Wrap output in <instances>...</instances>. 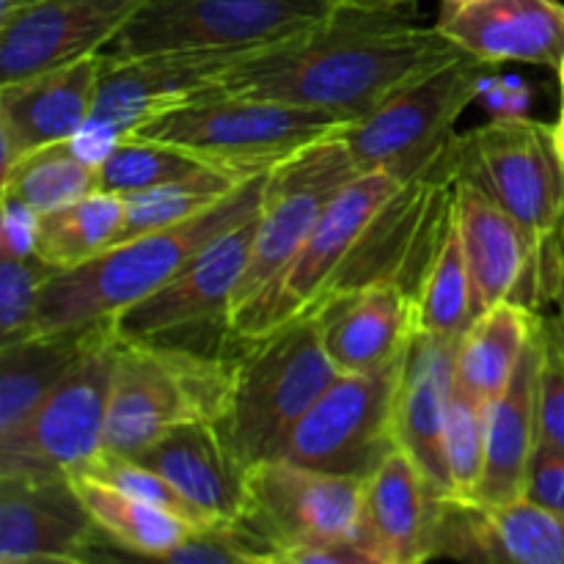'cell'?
<instances>
[{
  "instance_id": "ab89813d",
  "label": "cell",
  "mask_w": 564,
  "mask_h": 564,
  "mask_svg": "<svg viewBox=\"0 0 564 564\" xmlns=\"http://www.w3.org/2000/svg\"><path fill=\"white\" fill-rule=\"evenodd\" d=\"M545 336V334H543ZM538 444L564 455V364L545 339L543 369H540V402H538Z\"/></svg>"
},
{
  "instance_id": "ac0fdd59",
  "label": "cell",
  "mask_w": 564,
  "mask_h": 564,
  "mask_svg": "<svg viewBox=\"0 0 564 564\" xmlns=\"http://www.w3.org/2000/svg\"><path fill=\"white\" fill-rule=\"evenodd\" d=\"M105 58L77 64L0 86V141L3 174L25 154L77 141L88 130L97 105Z\"/></svg>"
},
{
  "instance_id": "f35d334b",
  "label": "cell",
  "mask_w": 564,
  "mask_h": 564,
  "mask_svg": "<svg viewBox=\"0 0 564 564\" xmlns=\"http://www.w3.org/2000/svg\"><path fill=\"white\" fill-rule=\"evenodd\" d=\"M518 303L534 308V312L543 303H554V314L543 317V334L564 364V220L556 235L551 237L543 257L529 270V279L518 295Z\"/></svg>"
},
{
  "instance_id": "cb8c5ba5",
  "label": "cell",
  "mask_w": 564,
  "mask_h": 564,
  "mask_svg": "<svg viewBox=\"0 0 564 564\" xmlns=\"http://www.w3.org/2000/svg\"><path fill=\"white\" fill-rule=\"evenodd\" d=\"M441 556L460 564H564V516L529 499L507 507L452 501Z\"/></svg>"
},
{
  "instance_id": "f6af8a7d",
  "label": "cell",
  "mask_w": 564,
  "mask_h": 564,
  "mask_svg": "<svg viewBox=\"0 0 564 564\" xmlns=\"http://www.w3.org/2000/svg\"><path fill=\"white\" fill-rule=\"evenodd\" d=\"M551 135H554V147L556 152H560L562 163H564V91H562V105H560V116H556V121L551 124Z\"/></svg>"
},
{
  "instance_id": "52a82bcc",
  "label": "cell",
  "mask_w": 564,
  "mask_h": 564,
  "mask_svg": "<svg viewBox=\"0 0 564 564\" xmlns=\"http://www.w3.org/2000/svg\"><path fill=\"white\" fill-rule=\"evenodd\" d=\"M334 11L330 0H147L99 55L259 53L323 25Z\"/></svg>"
},
{
  "instance_id": "d4e9b609",
  "label": "cell",
  "mask_w": 564,
  "mask_h": 564,
  "mask_svg": "<svg viewBox=\"0 0 564 564\" xmlns=\"http://www.w3.org/2000/svg\"><path fill=\"white\" fill-rule=\"evenodd\" d=\"M543 356L545 336L540 323V330L529 341L507 391L490 402L485 471L474 499L477 507H507L527 499L529 471L540 441L538 402Z\"/></svg>"
},
{
  "instance_id": "ffe728a7",
  "label": "cell",
  "mask_w": 564,
  "mask_h": 564,
  "mask_svg": "<svg viewBox=\"0 0 564 564\" xmlns=\"http://www.w3.org/2000/svg\"><path fill=\"white\" fill-rule=\"evenodd\" d=\"M97 532L69 474H0V562L80 556Z\"/></svg>"
},
{
  "instance_id": "7a4b0ae2",
  "label": "cell",
  "mask_w": 564,
  "mask_h": 564,
  "mask_svg": "<svg viewBox=\"0 0 564 564\" xmlns=\"http://www.w3.org/2000/svg\"><path fill=\"white\" fill-rule=\"evenodd\" d=\"M270 174V171H268ZM268 174L251 176L224 202L185 224L149 231L105 248L80 268L58 273L44 284L36 308V334L97 323L135 306L202 257L215 240L251 220L262 209Z\"/></svg>"
},
{
  "instance_id": "2e32d148",
  "label": "cell",
  "mask_w": 564,
  "mask_h": 564,
  "mask_svg": "<svg viewBox=\"0 0 564 564\" xmlns=\"http://www.w3.org/2000/svg\"><path fill=\"white\" fill-rule=\"evenodd\" d=\"M257 218L259 213L215 240L169 284L116 314L113 323L121 339H165L218 319L229 325L231 297L251 257Z\"/></svg>"
},
{
  "instance_id": "ba28073f",
  "label": "cell",
  "mask_w": 564,
  "mask_h": 564,
  "mask_svg": "<svg viewBox=\"0 0 564 564\" xmlns=\"http://www.w3.org/2000/svg\"><path fill=\"white\" fill-rule=\"evenodd\" d=\"M364 479L314 471L290 460H259L248 468L246 501L229 532L248 560L303 549L356 543Z\"/></svg>"
},
{
  "instance_id": "836d02e7",
  "label": "cell",
  "mask_w": 564,
  "mask_h": 564,
  "mask_svg": "<svg viewBox=\"0 0 564 564\" xmlns=\"http://www.w3.org/2000/svg\"><path fill=\"white\" fill-rule=\"evenodd\" d=\"M204 169H209V165L193 154L138 135L116 138L113 147L97 163L99 191L116 193L121 198L185 180V176L198 174Z\"/></svg>"
},
{
  "instance_id": "7c38bea8",
  "label": "cell",
  "mask_w": 564,
  "mask_h": 564,
  "mask_svg": "<svg viewBox=\"0 0 564 564\" xmlns=\"http://www.w3.org/2000/svg\"><path fill=\"white\" fill-rule=\"evenodd\" d=\"M400 191L402 185L389 174L356 176L330 202L275 284L242 317L229 323L231 334L242 341H253L295 319L317 314L334 297L352 253L378 215Z\"/></svg>"
},
{
  "instance_id": "ee69618b",
  "label": "cell",
  "mask_w": 564,
  "mask_h": 564,
  "mask_svg": "<svg viewBox=\"0 0 564 564\" xmlns=\"http://www.w3.org/2000/svg\"><path fill=\"white\" fill-rule=\"evenodd\" d=\"M336 9H405L411 0H330Z\"/></svg>"
},
{
  "instance_id": "3957f363",
  "label": "cell",
  "mask_w": 564,
  "mask_h": 564,
  "mask_svg": "<svg viewBox=\"0 0 564 564\" xmlns=\"http://www.w3.org/2000/svg\"><path fill=\"white\" fill-rule=\"evenodd\" d=\"M235 361L163 339H121L110 389L105 452L138 457L165 433L224 419Z\"/></svg>"
},
{
  "instance_id": "7dc6e473",
  "label": "cell",
  "mask_w": 564,
  "mask_h": 564,
  "mask_svg": "<svg viewBox=\"0 0 564 564\" xmlns=\"http://www.w3.org/2000/svg\"><path fill=\"white\" fill-rule=\"evenodd\" d=\"M485 3V0H444V11H457V9H468V6Z\"/></svg>"
},
{
  "instance_id": "83f0119b",
  "label": "cell",
  "mask_w": 564,
  "mask_h": 564,
  "mask_svg": "<svg viewBox=\"0 0 564 564\" xmlns=\"http://www.w3.org/2000/svg\"><path fill=\"white\" fill-rule=\"evenodd\" d=\"M91 325L39 334L0 347V438L14 433L64 380L86 347Z\"/></svg>"
},
{
  "instance_id": "f1b7e54d",
  "label": "cell",
  "mask_w": 564,
  "mask_h": 564,
  "mask_svg": "<svg viewBox=\"0 0 564 564\" xmlns=\"http://www.w3.org/2000/svg\"><path fill=\"white\" fill-rule=\"evenodd\" d=\"M69 479L99 532L121 549L138 551V554H163V551L185 543L191 534L202 532L185 518L174 516L163 507L132 499L88 474L72 471Z\"/></svg>"
},
{
  "instance_id": "74e56055",
  "label": "cell",
  "mask_w": 564,
  "mask_h": 564,
  "mask_svg": "<svg viewBox=\"0 0 564 564\" xmlns=\"http://www.w3.org/2000/svg\"><path fill=\"white\" fill-rule=\"evenodd\" d=\"M77 471L88 474V477L99 479V482L110 485V488L121 490V494L132 496V499H141L147 505L163 507V510L174 512V516L185 518L193 527L198 529H213V523L204 521L191 505H187L185 496L174 488L165 477H160L154 468L143 466L141 460H132V457L110 455V452H102L99 457H94L88 466L77 468Z\"/></svg>"
},
{
  "instance_id": "30bf717a",
  "label": "cell",
  "mask_w": 564,
  "mask_h": 564,
  "mask_svg": "<svg viewBox=\"0 0 564 564\" xmlns=\"http://www.w3.org/2000/svg\"><path fill=\"white\" fill-rule=\"evenodd\" d=\"M449 160L457 180L488 193L521 226L534 268L564 220V163L551 127L505 116L457 138Z\"/></svg>"
},
{
  "instance_id": "9c48e42d",
  "label": "cell",
  "mask_w": 564,
  "mask_h": 564,
  "mask_svg": "<svg viewBox=\"0 0 564 564\" xmlns=\"http://www.w3.org/2000/svg\"><path fill=\"white\" fill-rule=\"evenodd\" d=\"M119 345L113 317L91 325L64 380L14 433L0 438V474H72L102 455Z\"/></svg>"
},
{
  "instance_id": "5b68a950",
  "label": "cell",
  "mask_w": 564,
  "mask_h": 564,
  "mask_svg": "<svg viewBox=\"0 0 564 564\" xmlns=\"http://www.w3.org/2000/svg\"><path fill=\"white\" fill-rule=\"evenodd\" d=\"M350 119L330 110L215 94L158 116L130 135L182 149L209 169L251 180L334 135Z\"/></svg>"
},
{
  "instance_id": "5bb4252c",
  "label": "cell",
  "mask_w": 564,
  "mask_h": 564,
  "mask_svg": "<svg viewBox=\"0 0 564 564\" xmlns=\"http://www.w3.org/2000/svg\"><path fill=\"white\" fill-rule=\"evenodd\" d=\"M147 0H0V86L99 55Z\"/></svg>"
},
{
  "instance_id": "4fadbf2b",
  "label": "cell",
  "mask_w": 564,
  "mask_h": 564,
  "mask_svg": "<svg viewBox=\"0 0 564 564\" xmlns=\"http://www.w3.org/2000/svg\"><path fill=\"white\" fill-rule=\"evenodd\" d=\"M339 132L308 143L306 149L286 158L268 174L251 257L231 297L229 323L242 317L275 284V279L295 259L330 202L356 176H361Z\"/></svg>"
},
{
  "instance_id": "f546056e",
  "label": "cell",
  "mask_w": 564,
  "mask_h": 564,
  "mask_svg": "<svg viewBox=\"0 0 564 564\" xmlns=\"http://www.w3.org/2000/svg\"><path fill=\"white\" fill-rule=\"evenodd\" d=\"M121 220L124 198L97 191L80 202L39 215L33 253L55 273H66L113 246Z\"/></svg>"
},
{
  "instance_id": "6da1fadb",
  "label": "cell",
  "mask_w": 564,
  "mask_h": 564,
  "mask_svg": "<svg viewBox=\"0 0 564 564\" xmlns=\"http://www.w3.org/2000/svg\"><path fill=\"white\" fill-rule=\"evenodd\" d=\"M405 9H336L323 25L231 66L224 94L361 119L466 53L438 25L413 22Z\"/></svg>"
},
{
  "instance_id": "e0dca14e",
  "label": "cell",
  "mask_w": 564,
  "mask_h": 564,
  "mask_svg": "<svg viewBox=\"0 0 564 564\" xmlns=\"http://www.w3.org/2000/svg\"><path fill=\"white\" fill-rule=\"evenodd\" d=\"M452 499L433 488L416 463L397 449L364 482L356 545L391 564H427L441 556Z\"/></svg>"
},
{
  "instance_id": "60d3db41",
  "label": "cell",
  "mask_w": 564,
  "mask_h": 564,
  "mask_svg": "<svg viewBox=\"0 0 564 564\" xmlns=\"http://www.w3.org/2000/svg\"><path fill=\"white\" fill-rule=\"evenodd\" d=\"M527 499L564 516V455L551 446L538 444L529 471Z\"/></svg>"
},
{
  "instance_id": "603a6c76",
  "label": "cell",
  "mask_w": 564,
  "mask_h": 564,
  "mask_svg": "<svg viewBox=\"0 0 564 564\" xmlns=\"http://www.w3.org/2000/svg\"><path fill=\"white\" fill-rule=\"evenodd\" d=\"M438 28L457 47L490 66L523 61L560 72L564 64L562 0H485L444 11Z\"/></svg>"
},
{
  "instance_id": "c3c4849f",
  "label": "cell",
  "mask_w": 564,
  "mask_h": 564,
  "mask_svg": "<svg viewBox=\"0 0 564 564\" xmlns=\"http://www.w3.org/2000/svg\"><path fill=\"white\" fill-rule=\"evenodd\" d=\"M560 80H562V91H564V64H562V69H560Z\"/></svg>"
},
{
  "instance_id": "4dcf8cb0",
  "label": "cell",
  "mask_w": 564,
  "mask_h": 564,
  "mask_svg": "<svg viewBox=\"0 0 564 564\" xmlns=\"http://www.w3.org/2000/svg\"><path fill=\"white\" fill-rule=\"evenodd\" d=\"M99 191L97 163L83 158L75 141L36 149L3 174V198H14L44 215Z\"/></svg>"
},
{
  "instance_id": "8992f818",
  "label": "cell",
  "mask_w": 564,
  "mask_h": 564,
  "mask_svg": "<svg viewBox=\"0 0 564 564\" xmlns=\"http://www.w3.org/2000/svg\"><path fill=\"white\" fill-rule=\"evenodd\" d=\"M490 64L463 53L341 127L361 174H389L400 185L424 180L455 147V124L474 102Z\"/></svg>"
},
{
  "instance_id": "d6a6232c",
  "label": "cell",
  "mask_w": 564,
  "mask_h": 564,
  "mask_svg": "<svg viewBox=\"0 0 564 564\" xmlns=\"http://www.w3.org/2000/svg\"><path fill=\"white\" fill-rule=\"evenodd\" d=\"M416 323L422 334L455 341H460L468 325L474 323L471 275L455 220L449 224V231L416 290Z\"/></svg>"
},
{
  "instance_id": "9a60e30c",
  "label": "cell",
  "mask_w": 564,
  "mask_h": 564,
  "mask_svg": "<svg viewBox=\"0 0 564 564\" xmlns=\"http://www.w3.org/2000/svg\"><path fill=\"white\" fill-rule=\"evenodd\" d=\"M253 53H165L130 61L105 58L88 132L108 141L141 130L158 116L224 91L231 66Z\"/></svg>"
},
{
  "instance_id": "d590c367",
  "label": "cell",
  "mask_w": 564,
  "mask_h": 564,
  "mask_svg": "<svg viewBox=\"0 0 564 564\" xmlns=\"http://www.w3.org/2000/svg\"><path fill=\"white\" fill-rule=\"evenodd\" d=\"M80 560L88 564H251L229 527L202 529L163 554H138V551L121 549L102 532H97L91 543L83 549Z\"/></svg>"
},
{
  "instance_id": "7402d4cb",
  "label": "cell",
  "mask_w": 564,
  "mask_h": 564,
  "mask_svg": "<svg viewBox=\"0 0 564 564\" xmlns=\"http://www.w3.org/2000/svg\"><path fill=\"white\" fill-rule=\"evenodd\" d=\"M132 460H141L169 479L213 527H229L240 516L248 466L231 452L215 422L174 427Z\"/></svg>"
},
{
  "instance_id": "4316f807",
  "label": "cell",
  "mask_w": 564,
  "mask_h": 564,
  "mask_svg": "<svg viewBox=\"0 0 564 564\" xmlns=\"http://www.w3.org/2000/svg\"><path fill=\"white\" fill-rule=\"evenodd\" d=\"M534 308L518 301H501L479 314L457 341L455 380L471 394L494 402L510 386L529 341L540 330Z\"/></svg>"
},
{
  "instance_id": "d6986e66",
  "label": "cell",
  "mask_w": 564,
  "mask_h": 564,
  "mask_svg": "<svg viewBox=\"0 0 564 564\" xmlns=\"http://www.w3.org/2000/svg\"><path fill=\"white\" fill-rule=\"evenodd\" d=\"M457 341L416 330L402 364L397 391V441L430 485L455 501L446 424L455 391Z\"/></svg>"
},
{
  "instance_id": "1f68e13d",
  "label": "cell",
  "mask_w": 564,
  "mask_h": 564,
  "mask_svg": "<svg viewBox=\"0 0 564 564\" xmlns=\"http://www.w3.org/2000/svg\"><path fill=\"white\" fill-rule=\"evenodd\" d=\"M242 176L229 174L220 169H204L185 180L169 182V185L152 187V191L124 196V220L116 242L132 240V237L149 235V231L169 229V226L185 224L196 218L204 209L224 202L231 191L242 185ZM113 242V246H116Z\"/></svg>"
},
{
  "instance_id": "b9f144b4",
  "label": "cell",
  "mask_w": 564,
  "mask_h": 564,
  "mask_svg": "<svg viewBox=\"0 0 564 564\" xmlns=\"http://www.w3.org/2000/svg\"><path fill=\"white\" fill-rule=\"evenodd\" d=\"M39 213L14 198H3V235H0V253L3 257H31L36 242Z\"/></svg>"
},
{
  "instance_id": "277c9868",
  "label": "cell",
  "mask_w": 564,
  "mask_h": 564,
  "mask_svg": "<svg viewBox=\"0 0 564 564\" xmlns=\"http://www.w3.org/2000/svg\"><path fill=\"white\" fill-rule=\"evenodd\" d=\"M339 375L314 314L246 341V352L235 358L220 435L251 468L281 444Z\"/></svg>"
},
{
  "instance_id": "8fae6325",
  "label": "cell",
  "mask_w": 564,
  "mask_h": 564,
  "mask_svg": "<svg viewBox=\"0 0 564 564\" xmlns=\"http://www.w3.org/2000/svg\"><path fill=\"white\" fill-rule=\"evenodd\" d=\"M405 352L378 372L339 375L268 457L367 482L400 449L397 391Z\"/></svg>"
},
{
  "instance_id": "bcb514c9",
  "label": "cell",
  "mask_w": 564,
  "mask_h": 564,
  "mask_svg": "<svg viewBox=\"0 0 564 564\" xmlns=\"http://www.w3.org/2000/svg\"><path fill=\"white\" fill-rule=\"evenodd\" d=\"M350 556H352V564H391L386 560H380L378 554H372V551L361 549V545L350 543Z\"/></svg>"
},
{
  "instance_id": "e575fe53",
  "label": "cell",
  "mask_w": 564,
  "mask_h": 564,
  "mask_svg": "<svg viewBox=\"0 0 564 564\" xmlns=\"http://www.w3.org/2000/svg\"><path fill=\"white\" fill-rule=\"evenodd\" d=\"M488 416L490 402L471 394L455 380L449 424H446V457H449L457 505H474L477 499L479 479L485 471V452H488Z\"/></svg>"
},
{
  "instance_id": "44dd1931",
  "label": "cell",
  "mask_w": 564,
  "mask_h": 564,
  "mask_svg": "<svg viewBox=\"0 0 564 564\" xmlns=\"http://www.w3.org/2000/svg\"><path fill=\"white\" fill-rule=\"evenodd\" d=\"M314 317L325 352L341 375L378 372L408 350L419 330L416 297L397 281L334 295Z\"/></svg>"
},
{
  "instance_id": "8d00e7d4",
  "label": "cell",
  "mask_w": 564,
  "mask_h": 564,
  "mask_svg": "<svg viewBox=\"0 0 564 564\" xmlns=\"http://www.w3.org/2000/svg\"><path fill=\"white\" fill-rule=\"evenodd\" d=\"M36 253L3 257L0 253V347L17 345L36 334V308L44 284L55 279Z\"/></svg>"
},
{
  "instance_id": "7bdbcfd3",
  "label": "cell",
  "mask_w": 564,
  "mask_h": 564,
  "mask_svg": "<svg viewBox=\"0 0 564 564\" xmlns=\"http://www.w3.org/2000/svg\"><path fill=\"white\" fill-rule=\"evenodd\" d=\"M251 564H352L350 543L334 545V549H303L286 551V554H273Z\"/></svg>"
},
{
  "instance_id": "484cf974",
  "label": "cell",
  "mask_w": 564,
  "mask_h": 564,
  "mask_svg": "<svg viewBox=\"0 0 564 564\" xmlns=\"http://www.w3.org/2000/svg\"><path fill=\"white\" fill-rule=\"evenodd\" d=\"M452 220L471 275L474 319L496 303L518 301L532 268V248L512 215L477 185L457 180Z\"/></svg>"
}]
</instances>
